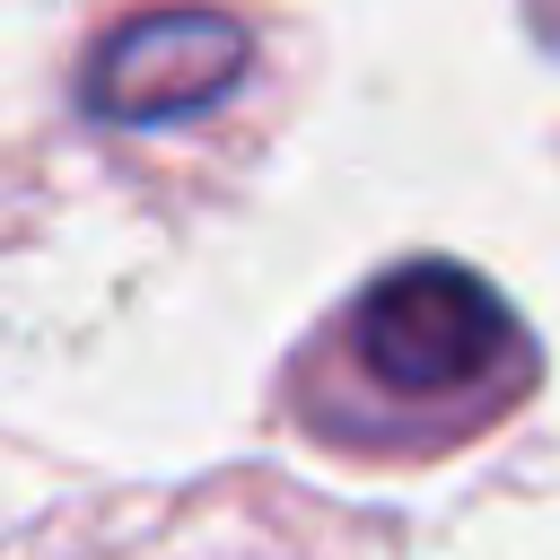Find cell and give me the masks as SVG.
I'll list each match as a JSON object with an SVG mask.
<instances>
[{
  "mask_svg": "<svg viewBox=\"0 0 560 560\" xmlns=\"http://www.w3.org/2000/svg\"><path fill=\"white\" fill-rule=\"evenodd\" d=\"M254 44L236 18L219 9H149V18H122L96 61H88V105L105 122H175V114H201L219 105L236 79H245Z\"/></svg>",
  "mask_w": 560,
  "mask_h": 560,
  "instance_id": "2",
  "label": "cell"
},
{
  "mask_svg": "<svg viewBox=\"0 0 560 560\" xmlns=\"http://www.w3.org/2000/svg\"><path fill=\"white\" fill-rule=\"evenodd\" d=\"M516 350V315L464 262H402L359 298V368L394 394H472Z\"/></svg>",
  "mask_w": 560,
  "mask_h": 560,
  "instance_id": "1",
  "label": "cell"
}]
</instances>
